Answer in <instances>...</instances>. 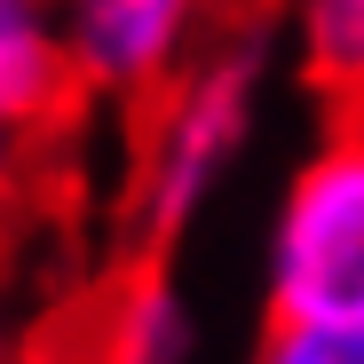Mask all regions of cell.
I'll return each instance as SVG.
<instances>
[{
	"label": "cell",
	"instance_id": "277c9868",
	"mask_svg": "<svg viewBox=\"0 0 364 364\" xmlns=\"http://www.w3.org/2000/svg\"><path fill=\"white\" fill-rule=\"evenodd\" d=\"M80 95L87 80L64 40V0H0V127L48 143Z\"/></svg>",
	"mask_w": 364,
	"mask_h": 364
},
{
	"label": "cell",
	"instance_id": "3957f363",
	"mask_svg": "<svg viewBox=\"0 0 364 364\" xmlns=\"http://www.w3.org/2000/svg\"><path fill=\"white\" fill-rule=\"evenodd\" d=\"M206 16L214 0H64V40L87 95H166Z\"/></svg>",
	"mask_w": 364,
	"mask_h": 364
},
{
	"label": "cell",
	"instance_id": "7a4b0ae2",
	"mask_svg": "<svg viewBox=\"0 0 364 364\" xmlns=\"http://www.w3.org/2000/svg\"><path fill=\"white\" fill-rule=\"evenodd\" d=\"M151 103H159V119H151V143H143L135 206H143L151 237H174L214 198V182L237 166V151H246L254 103H262V64H254V48H222Z\"/></svg>",
	"mask_w": 364,
	"mask_h": 364
},
{
	"label": "cell",
	"instance_id": "8992f818",
	"mask_svg": "<svg viewBox=\"0 0 364 364\" xmlns=\"http://www.w3.org/2000/svg\"><path fill=\"white\" fill-rule=\"evenodd\" d=\"M293 32H301V64H309V80L341 111L364 103V0H301Z\"/></svg>",
	"mask_w": 364,
	"mask_h": 364
},
{
	"label": "cell",
	"instance_id": "6da1fadb",
	"mask_svg": "<svg viewBox=\"0 0 364 364\" xmlns=\"http://www.w3.org/2000/svg\"><path fill=\"white\" fill-rule=\"evenodd\" d=\"M269 317L364 325V103L333 111L317 151L285 174L262 254Z\"/></svg>",
	"mask_w": 364,
	"mask_h": 364
},
{
	"label": "cell",
	"instance_id": "9c48e42d",
	"mask_svg": "<svg viewBox=\"0 0 364 364\" xmlns=\"http://www.w3.org/2000/svg\"><path fill=\"white\" fill-rule=\"evenodd\" d=\"M0 364H9V317H0Z\"/></svg>",
	"mask_w": 364,
	"mask_h": 364
},
{
	"label": "cell",
	"instance_id": "52a82bcc",
	"mask_svg": "<svg viewBox=\"0 0 364 364\" xmlns=\"http://www.w3.org/2000/svg\"><path fill=\"white\" fill-rule=\"evenodd\" d=\"M246 364H364V325H325V317H269Z\"/></svg>",
	"mask_w": 364,
	"mask_h": 364
},
{
	"label": "cell",
	"instance_id": "5b68a950",
	"mask_svg": "<svg viewBox=\"0 0 364 364\" xmlns=\"http://www.w3.org/2000/svg\"><path fill=\"white\" fill-rule=\"evenodd\" d=\"M95 364H191V309L159 269H143L111 293L103 333H95Z\"/></svg>",
	"mask_w": 364,
	"mask_h": 364
},
{
	"label": "cell",
	"instance_id": "ba28073f",
	"mask_svg": "<svg viewBox=\"0 0 364 364\" xmlns=\"http://www.w3.org/2000/svg\"><path fill=\"white\" fill-rule=\"evenodd\" d=\"M32 135H9L0 127V237L16 230V214H24V198H32Z\"/></svg>",
	"mask_w": 364,
	"mask_h": 364
}]
</instances>
